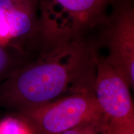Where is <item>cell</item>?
<instances>
[{"mask_svg": "<svg viewBox=\"0 0 134 134\" xmlns=\"http://www.w3.org/2000/svg\"><path fill=\"white\" fill-rule=\"evenodd\" d=\"M0 134H35L29 125L19 117L9 116L0 122Z\"/></svg>", "mask_w": 134, "mask_h": 134, "instance_id": "obj_8", "label": "cell"}, {"mask_svg": "<svg viewBox=\"0 0 134 134\" xmlns=\"http://www.w3.org/2000/svg\"><path fill=\"white\" fill-rule=\"evenodd\" d=\"M59 134H104L103 120L85 122Z\"/></svg>", "mask_w": 134, "mask_h": 134, "instance_id": "obj_9", "label": "cell"}, {"mask_svg": "<svg viewBox=\"0 0 134 134\" xmlns=\"http://www.w3.org/2000/svg\"><path fill=\"white\" fill-rule=\"evenodd\" d=\"M96 51L87 41L36 55L0 84V108L16 115L69 94L94 93Z\"/></svg>", "mask_w": 134, "mask_h": 134, "instance_id": "obj_1", "label": "cell"}, {"mask_svg": "<svg viewBox=\"0 0 134 134\" xmlns=\"http://www.w3.org/2000/svg\"><path fill=\"white\" fill-rule=\"evenodd\" d=\"M117 0H38L40 36L36 54L89 41L87 34L101 27L107 9Z\"/></svg>", "mask_w": 134, "mask_h": 134, "instance_id": "obj_2", "label": "cell"}, {"mask_svg": "<svg viewBox=\"0 0 134 134\" xmlns=\"http://www.w3.org/2000/svg\"><path fill=\"white\" fill-rule=\"evenodd\" d=\"M95 96L103 114L104 134H134V108L130 86L105 57L95 55Z\"/></svg>", "mask_w": 134, "mask_h": 134, "instance_id": "obj_4", "label": "cell"}, {"mask_svg": "<svg viewBox=\"0 0 134 134\" xmlns=\"http://www.w3.org/2000/svg\"><path fill=\"white\" fill-rule=\"evenodd\" d=\"M132 0H117L100 27L99 44L108 50V62L134 88V9Z\"/></svg>", "mask_w": 134, "mask_h": 134, "instance_id": "obj_5", "label": "cell"}, {"mask_svg": "<svg viewBox=\"0 0 134 134\" xmlns=\"http://www.w3.org/2000/svg\"><path fill=\"white\" fill-rule=\"evenodd\" d=\"M13 116L26 122L35 134H59L85 122L103 120L92 92L69 94Z\"/></svg>", "mask_w": 134, "mask_h": 134, "instance_id": "obj_3", "label": "cell"}, {"mask_svg": "<svg viewBox=\"0 0 134 134\" xmlns=\"http://www.w3.org/2000/svg\"><path fill=\"white\" fill-rule=\"evenodd\" d=\"M33 58L31 53L13 45H0V84Z\"/></svg>", "mask_w": 134, "mask_h": 134, "instance_id": "obj_7", "label": "cell"}, {"mask_svg": "<svg viewBox=\"0 0 134 134\" xmlns=\"http://www.w3.org/2000/svg\"><path fill=\"white\" fill-rule=\"evenodd\" d=\"M11 37L10 45L34 55L40 36L38 0H0Z\"/></svg>", "mask_w": 134, "mask_h": 134, "instance_id": "obj_6", "label": "cell"}]
</instances>
